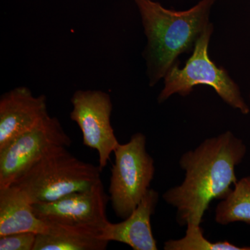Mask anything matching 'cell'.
Returning <instances> with one entry per match:
<instances>
[{"label":"cell","mask_w":250,"mask_h":250,"mask_svg":"<svg viewBox=\"0 0 250 250\" xmlns=\"http://www.w3.org/2000/svg\"><path fill=\"white\" fill-rule=\"evenodd\" d=\"M246 152L243 141L228 131L184 153L179 160L185 171L184 182L163 195L168 205L177 208L181 226L200 225L212 200H223L228 195L238 182L235 169Z\"/></svg>","instance_id":"obj_1"},{"label":"cell","mask_w":250,"mask_h":250,"mask_svg":"<svg viewBox=\"0 0 250 250\" xmlns=\"http://www.w3.org/2000/svg\"><path fill=\"white\" fill-rule=\"evenodd\" d=\"M139 9L147 45L143 52L149 85L154 86L181 54L192 52L213 24L210 15L217 0H201L185 11L166 9L153 0H133Z\"/></svg>","instance_id":"obj_2"},{"label":"cell","mask_w":250,"mask_h":250,"mask_svg":"<svg viewBox=\"0 0 250 250\" xmlns=\"http://www.w3.org/2000/svg\"><path fill=\"white\" fill-rule=\"evenodd\" d=\"M101 171L99 166L72 155L67 147L57 146L45 152L12 185L24 192L32 205L52 202L93 187L101 181Z\"/></svg>","instance_id":"obj_3"},{"label":"cell","mask_w":250,"mask_h":250,"mask_svg":"<svg viewBox=\"0 0 250 250\" xmlns=\"http://www.w3.org/2000/svg\"><path fill=\"white\" fill-rule=\"evenodd\" d=\"M214 31L213 24L197 41L191 57L182 69L179 63L173 65L164 77V86L158 102L162 103L174 95L185 97L199 85L212 87L220 98L243 114L250 113L249 106L242 95L239 86L223 67H218L210 59L208 47Z\"/></svg>","instance_id":"obj_4"},{"label":"cell","mask_w":250,"mask_h":250,"mask_svg":"<svg viewBox=\"0 0 250 250\" xmlns=\"http://www.w3.org/2000/svg\"><path fill=\"white\" fill-rule=\"evenodd\" d=\"M113 153L109 198L117 216L125 219L149 190L155 172L154 161L146 150V137L141 133L133 135L125 144L120 143Z\"/></svg>","instance_id":"obj_5"},{"label":"cell","mask_w":250,"mask_h":250,"mask_svg":"<svg viewBox=\"0 0 250 250\" xmlns=\"http://www.w3.org/2000/svg\"><path fill=\"white\" fill-rule=\"evenodd\" d=\"M72 139L58 118L48 116L0 150V189L9 187L49 149L70 147Z\"/></svg>","instance_id":"obj_6"},{"label":"cell","mask_w":250,"mask_h":250,"mask_svg":"<svg viewBox=\"0 0 250 250\" xmlns=\"http://www.w3.org/2000/svg\"><path fill=\"white\" fill-rule=\"evenodd\" d=\"M70 101V119L80 127L83 145L98 152L99 167L103 170L120 144L111 123V96L102 90H78Z\"/></svg>","instance_id":"obj_7"},{"label":"cell","mask_w":250,"mask_h":250,"mask_svg":"<svg viewBox=\"0 0 250 250\" xmlns=\"http://www.w3.org/2000/svg\"><path fill=\"white\" fill-rule=\"evenodd\" d=\"M109 200L101 180L88 190L32 207L36 216L47 224L104 227L108 223L106 206Z\"/></svg>","instance_id":"obj_8"},{"label":"cell","mask_w":250,"mask_h":250,"mask_svg":"<svg viewBox=\"0 0 250 250\" xmlns=\"http://www.w3.org/2000/svg\"><path fill=\"white\" fill-rule=\"evenodd\" d=\"M48 116L44 95L35 96L25 86L3 94L0 98V150Z\"/></svg>","instance_id":"obj_9"},{"label":"cell","mask_w":250,"mask_h":250,"mask_svg":"<svg viewBox=\"0 0 250 250\" xmlns=\"http://www.w3.org/2000/svg\"><path fill=\"white\" fill-rule=\"evenodd\" d=\"M159 201V193L149 189L134 211L118 223H108L103 228L102 239L119 242L134 250H156V241L153 236L151 216Z\"/></svg>","instance_id":"obj_10"},{"label":"cell","mask_w":250,"mask_h":250,"mask_svg":"<svg viewBox=\"0 0 250 250\" xmlns=\"http://www.w3.org/2000/svg\"><path fill=\"white\" fill-rule=\"evenodd\" d=\"M48 224L38 218L32 204L19 188L0 189V236L18 232H47Z\"/></svg>","instance_id":"obj_11"},{"label":"cell","mask_w":250,"mask_h":250,"mask_svg":"<svg viewBox=\"0 0 250 250\" xmlns=\"http://www.w3.org/2000/svg\"><path fill=\"white\" fill-rule=\"evenodd\" d=\"M48 231L37 234L34 250H105L102 239L104 227L48 224Z\"/></svg>","instance_id":"obj_12"},{"label":"cell","mask_w":250,"mask_h":250,"mask_svg":"<svg viewBox=\"0 0 250 250\" xmlns=\"http://www.w3.org/2000/svg\"><path fill=\"white\" fill-rule=\"evenodd\" d=\"M215 220L221 225L243 222L250 225V176L238 180L217 206Z\"/></svg>","instance_id":"obj_13"},{"label":"cell","mask_w":250,"mask_h":250,"mask_svg":"<svg viewBox=\"0 0 250 250\" xmlns=\"http://www.w3.org/2000/svg\"><path fill=\"white\" fill-rule=\"evenodd\" d=\"M185 236L164 243L165 250H250V247L235 246L229 241L211 242L204 236L200 225L188 224Z\"/></svg>","instance_id":"obj_14"},{"label":"cell","mask_w":250,"mask_h":250,"mask_svg":"<svg viewBox=\"0 0 250 250\" xmlns=\"http://www.w3.org/2000/svg\"><path fill=\"white\" fill-rule=\"evenodd\" d=\"M37 234L18 232L0 236L1 250H34Z\"/></svg>","instance_id":"obj_15"}]
</instances>
